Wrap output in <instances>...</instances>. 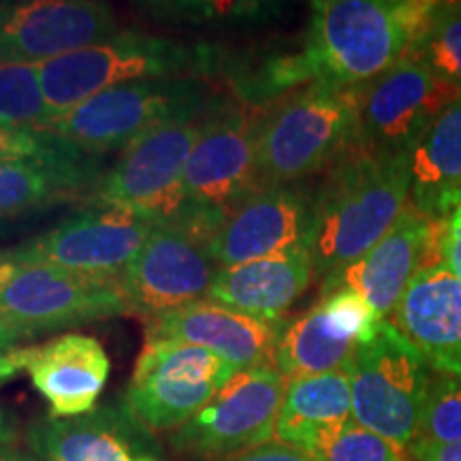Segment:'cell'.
Returning a JSON list of instances; mask_svg holds the SVG:
<instances>
[{
    "instance_id": "6da1fadb",
    "label": "cell",
    "mask_w": 461,
    "mask_h": 461,
    "mask_svg": "<svg viewBox=\"0 0 461 461\" xmlns=\"http://www.w3.org/2000/svg\"><path fill=\"white\" fill-rule=\"evenodd\" d=\"M314 201V276L327 280L372 250L408 210V158L357 143L327 169Z\"/></svg>"
},
{
    "instance_id": "7a4b0ae2",
    "label": "cell",
    "mask_w": 461,
    "mask_h": 461,
    "mask_svg": "<svg viewBox=\"0 0 461 461\" xmlns=\"http://www.w3.org/2000/svg\"><path fill=\"white\" fill-rule=\"evenodd\" d=\"M431 0H319L299 51L308 82L359 88L406 56L428 24Z\"/></svg>"
},
{
    "instance_id": "3957f363",
    "label": "cell",
    "mask_w": 461,
    "mask_h": 461,
    "mask_svg": "<svg viewBox=\"0 0 461 461\" xmlns=\"http://www.w3.org/2000/svg\"><path fill=\"white\" fill-rule=\"evenodd\" d=\"M359 141V88L312 82L258 120L261 186L299 184L327 171Z\"/></svg>"
},
{
    "instance_id": "277c9868",
    "label": "cell",
    "mask_w": 461,
    "mask_h": 461,
    "mask_svg": "<svg viewBox=\"0 0 461 461\" xmlns=\"http://www.w3.org/2000/svg\"><path fill=\"white\" fill-rule=\"evenodd\" d=\"M216 67V50L188 48L173 39L120 31L107 41L39 65V82L54 122L115 86L182 77L186 73L199 77V73Z\"/></svg>"
},
{
    "instance_id": "5b68a950",
    "label": "cell",
    "mask_w": 461,
    "mask_h": 461,
    "mask_svg": "<svg viewBox=\"0 0 461 461\" xmlns=\"http://www.w3.org/2000/svg\"><path fill=\"white\" fill-rule=\"evenodd\" d=\"M258 120L248 109L218 101L203 115L201 135L184 169V205L176 224L205 244L255 190Z\"/></svg>"
},
{
    "instance_id": "8992f818",
    "label": "cell",
    "mask_w": 461,
    "mask_h": 461,
    "mask_svg": "<svg viewBox=\"0 0 461 461\" xmlns=\"http://www.w3.org/2000/svg\"><path fill=\"white\" fill-rule=\"evenodd\" d=\"M218 101L199 77L143 79L84 101L56 118L50 132L88 157L103 158L124 152L165 124L201 120Z\"/></svg>"
},
{
    "instance_id": "52a82bcc",
    "label": "cell",
    "mask_w": 461,
    "mask_h": 461,
    "mask_svg": "<svg viewBox=\"0 0 461 461\" xmlns=\"http://www.w3.org/2000/svg\"><path fill=\"white\" fill-rule=\"evenodd\" d=\"M429 370L393 322H380L348 366L355 423L411 451L434 383Z\"/></svg>"
},
{
    "instance_id": "ba28073f",
    "label": "cell",
    "mask_w": 461,
    "mask_h": 461,
    "mask_svg": "<svg viewBox=\"0 0 461 461\" xmlns=\"http://www.w3.org/2000/svg\"><path fill=\"white\" fill-rule=\"evenodd\" d=\"M129 314L118 278L28 263L0 250V325L24 339Z\"/></svg>"
},
{
    "instance_id": "9c48e42d",
    "label": "cell",
    "mask_w": 461,
    "mask_h": 461,
    "mask_svg": "<svg viewBox=\"0 0 461 461\" xmlns=\"http://www.w3.org/2000/svg\"><path fill=\"white\" fill-rule=\"evenodd\" d=\"M238 374L229 361L177 339H146L122 408L148 431L180 429Z\"/></svg>"
},
{
    "instance_id": "30bf717a",
    "label": "cell",
    "mask_w": 461,
    "mask_h": 461,
    "mask_svg": "<svg viewBox=\"0 0 461 461\" xmlns=\"http://www.w3.org/2000/svg\"><path fill=\"white\" fill-rule=\"evenodd\" d=\"M201 126L203 118L165 124L131 143L103 171L92 190V205L176 224L184 205V169Z\"/></svg>"
},
{
    "instance_id": "8fae6325",
    "label": "cell",
    "mask_w": 461,
    "mask_h": 461,
    "mask_svg": "<svg viewBox=\"0 0 461 461\" xmlns=\"http://www.w3.org/2000/svg\"><path fill=\"white\" fill-rule=\"evenodd\" d=\"M288 380L276 367L238 372L212 403L173 431L171 447L194 457H233L276 436Z\"/></svg>"
},
{
    "instance_id": "7c38bea8",
    "label": "cell",
    "mask_w": 461,
    "mask_h": 461,
    "mask_svg": "<svg viewBox=\"0 0 461 461\" xmlns=\"http://www.w3.org/2000/svg\"><path fill=\"white\" fill-rule=\"evenodd\" d=\"M459 90L403 56L389 71L359 86V141L374 152L406 157Z\"/></svg>"
},
{
    "instance_id": "4fadbf2b",
    "label": "cell",
    "mask_w": 461,
    "mask_h": 461,
    "mask_svg": "<svg viewBox=\"0 0 461 461\" xmlns=\"http://www.w3.org/2000/svg\"><path fill=\"white\" fill-rule=\"evenodd\" d=\"M160 224L129 212L88 207L22 244L7 248L14 258L51 265L65 272L118 278Z\"/></svg>"
},
{
    "instance_id": "5bb4252c",
    "label": "cell",
    "mask_w": 461,
    "mask_h": 461,
    "mask_svg": "<svg viewBox=\"0 0 461 461\" xmlns=\"http://www.w3.org/2000/svg\"><path fill=\"white\" fill-rule=\"evenodd\" d=\"M316 230L314 194L299 184L261 186L221 224L207 241L218 267L312 252Z\"/></svg>"
},
{
    "instance_id": "9a60e30c",
    "label": "cell",
    "mask_w": 461,
    "mask_h": 461,
    "mask_svg": "<svg viewBox=\"0 0 461 461\" xmlns=\"http://www.w3.org/2000/svg\"><path fill=\"white\" fill-rule=\"evenodd\" d=\"M448 218L420 216L412 205L372 250L342 272L322 280L321 295L333 288H350L372 308L378 321H387L414 276L445 265Z\"/></svg>"
},
{
    "instance_id": "2e32d148",
    "label": "cell",
    "mask_w": 461,
    "mask_h": 461,
    "mask_svg": "<svg viewBox=\"0 0 461 461\" xmlns=\"http://www.w3.org/2000/svg\"><path fill=\"white\" fill-rule=\"evenodd\" d=\"M218 269L203 240L160 224L118 276V285L129 314L149 319L205 299Z\"/></svg>"
},
{
    "instance_id": "e0dca14e",
    "label": "cell",
    "mask_w": 461,
    "mask_h": 461,
    "mask_svg": "<svg viewBox=\"0 0 461 461\" xmlns=\"http://www.w3.org/2000/svg\"><path fill=\"white\" fill-rule=\"evenodd\" d=\"M380 322L350 288L322 293L308 312L285 322L274 367L286 380L348 370L359 346L374 336Z\"/></svg>"
},
{
    "instance_id": "ac0fdd59",
    "label": "cell",
    "mask_w": 461,
    "mask_h": 461,
    "mask_svg": "<svg viewBox=\"0 0 461 461\" xmlns=\"http://www.w3.org/2000/svg\"><path fill=\"white\" fill-rule=\"evenodd\" d=\"M120 32L105 3L28 0L0 3V62L43 65Z\"/></svg>"
},
{
    "instance_id": "d6986e66",
    "label": "cell",
    "mask_w": 461,
    "mask_h": 461,
    "mask_svg": "<svg viewBox=\"0 0 461 461\" xmlns=\"http://www.w3.org/2000/svg\"><path fill=\"white\" fill-rule=\"evenodd\" d=\"M285 325H269L227 305L207 302L149 316L146 339H177L222 357L238 372L274 367L276 344Z\"/></svg>"
},
{
    "instance_id": "ffe728a7",
    "label": "cell",
    "mask_w": 461,
    "mask_h": 461,
    "mask_svg": "<svg viewBox=\"0 0 461 461\" xmlns=\"http://www.w3.org/2000/svg\"><path fill=\"white\" fill-rule=\"evenodd\" d=\"M31 451L43 461H165L152 431L122 406L71 419H41L28 428Z\"/></svg>"
},
{
    "instance_id": "44dd1931",
    "label": "cell",
    "mask_w": 461,
    "mask_h": 461,
    "mask_svg": "<svg viewBox=\"0 0 461 461\" xmlns=\"http://www.w3.org/2000/svg\"><path fill=\"white\" fill-rule=\"evenodd\" d=\"M20 366L48 400L54 419L95 411L112 370L103 344L84 333H65L41 346L20 348Z\"/></svg>"
},
{
    "instance_id": "7402d4cb",
    "label": "cell",
    "mask_w": 461,
    "mask_h": 461,
    "mask_svg": "<svg viewBox=\"0 0 461 461\" xmlns=\"http://www.w3.org/2000/svg\"><path fill=\"white\" fill-rule=\"evenodd\" d=\"M391 316L431 370L461 378V280L447 265L414 276Z\"/></svg>"
},
{
    "instance_id": "603a6c76",
    "label": "cell",
    "mask_w": 461,
    "mask_h": 461,
    "mask_svg": "<svg viewBox=\"0 0 461 461\" xmlns=\"http://www.w3.org/2000/svg\"><path fill=\"white\" fill-rule=\"evenodd\" d=\"M312 278V252H293L221 267L205 299L269 325H285L288 310L308 291Z\"/></svg>"
},
{
    "instance_id": "cb8c5ba5",
    "label": "cell",
    "mask_w": 461,
    "mask_h": 461,
    "mask_svg": "<svg viewBox=\"0 0 461 461\" xmlns=\"http://www.w3.org/2000/svg\"><path fill=\"white\" fill-rule=\"evenodd\" d=\"M103 158L77 148L51 158L15 160L0 165V221L50 210L73 199L103 176Z\"/></svg>"
},
{
    "instance_id": "d4e9b609",
    "label": "cell",
    "mask_w": 461,
    "mask_h": 461,
    "mask_svg": "<svg viewBox=\"0 0 461 461\" xmlns=\"http://www.w3.org/2000/svg\"><path fill=\"white\" fill-rule=\"evenodd\" d=\"M353 420L348 370L297 376L286 383L276 442L312 455L327 438Z\"/></svg>"
},
{
    "instance_id": "484cf974",
    "label": "cell",
    "mask_w": 461,
    "mask_h": 461,
    "mask_svg": "<svg viewBox=\"0 0 461 461\" xmlns=\"http://www.w3.org/2000/svg\"><path fill=\"white\" fill-rule=\"evenodd\" d=\"M411 205L447 221L461 205V92L408 154Z\"/></svg>"
},
{
    "instance_id": "4316f807",
    "label": "cell",
    "mask_w": 461,
    "mask_h": 461,
    "mask_svg": "<svg viewBox=\"0 0 461 461\" xmlns=\"http://www.w3.org/2000/svg\"><path fill=\"white\" fill-rule=\"evenodd\" d=\"M406 54L461 92V3H436Z\"/></svg>"
},
{
    "instance_id": "83f0119b",
    "label": "cell",
    "mask_w": 461,
    "mask_h": 461,
    "mask_svg": "<svg viewBox=\"0 0 461 461\" xmlns=\"http://www.w3.org/2000/svg\"><path fill=\"white\" fill-rule=\"evenodd\" d=\"M0 126L50 132L51 113L39 82V65L0 62Z\"/></svg>"
},
{
    "instance_id": "f1b7e54d",
    "label": "cell",
    "mask_w": 461,
    "mask_h": 461,
    "mask_svg": "<svg viewBox=\"0 0 461 461\" xmlns=\"http://www.w3.org/2000/svg\"><path fill=\"white\" fill-rule=\"evenodd\" d=\"M408 451L350 420L310 455L314 461H411Z\"/></svg>"
},
{
    "instance_id": "f546056e",
    "label": "cell",
    "mask_w": 461,
    "mask_h": 461,
    "mask_svg": "<svg viewBox=\"0 0 461 461\" xmlns=\"http://www.w3.org/2000/svg\"><path fill=\"white\" fill-rule=\"evenodd\" d=\"M419 440L461 442V378L442 376L431 383Z\"/></svg>"
},
{
    "instance_id": "4dcf8cb0",
    "label": "cell",
    "mask_w": 461,
    "mask_h": 461,
    "mask_svg": "<svg viewBox=\"0 0 461 461\" xmlns=\"http://www.w3.org/2000/svg\"><path fill=\"white\" fill-rule=\"evenodd\" d=\"M71 148L73 146L58 140L51 132H32L0 126V165L15 163V160L51 158Z\"/></svg>"
},
{
    "instance_id": "1f68e13d",
    "label": "cell",
    "mask_w": 461,
    "mask_h": 461,
    "mask_svg": "<svg viewBox=\"0 0 461 461\" xmlns=\"http://www.w3.org/2000/svg\"><path fill=\"white\" fill-rule=\"evenodd\" d=\"M24 338L17 336L15 331L0 325V384L14 378L17 372H22L20 366V348Z\"/></svg>"
},
{
    "instance_id": "d6a6232c",
    "label": "cell",
    "mask_w": 461,
    "mask_h": 461,
    "mask_svg": "<svg viewBox=\"0 0 461 461\" xmlns=\"http://www.w3.org/2000/svg\"><path fill=\"white\" fill-rule=\"evenodd\" d=\"M224 461H314L308 453L297 448L280 445V442H267V445L252 448V451L233 455Z\"/></svg>"
},
{
    "instance_id": "836d02e7",
    "label": "cell",
    "mask_w": 461,
    "mask_h": 461,
    "mask_svg": "<svg viewBox=\"0 0 461 461\" xmlns=\"http://www.w3.org/2000/svg\"><path fill=\"white\" fill-rule=\"evenodd\" d=\"M408 453L414 461H461V442L445 445V442L417 440Z\"/></svg>"
},
{
    "instance_id": "e575fe53",
    "label": "cell",
    "mask_w": 461,
    "mask_h": 461,
    "mask_svg": "<svg viewBox=\"0 0 461 461\" xmlns=\"http://www.w3.org/2000/svg\"><path fill=\"white\" fill-rule=\"evenodd\" d=\"M445 265L448 267V272L461 280V205L448 218L445 240Z\"/></svg>"
},
{
    "instance_id": "d590c367",
    "label": "cell",
    "mask_w": 461,
    "mask_h": 461,
    "mask_svg": "<svg viewBox=\"0 0 461 461\" xmlns=\"http://www.w3.org/2000/svg\"><path fill=\"white\" fill-rule=\"evenodd\" d=\"M15 428H14V420L7 417V412L0 408V457L5 453H9L11 448H15Z\"/></svg>"
},
{
    "instance_id": "8d00e7d4",
    "label": "cell",
    "mask_w": 461,
    "mask_h": 461,
    "mask_svg": "<svg viewBox=\"0 0 461 461\" xmlns=\"http://www.w3.org/2000/svg\"><path fill=\"white\" fill-rule=\"evenodd\" d=\"M0 461H43L41 457H37L34 453H24V451H17V448H11L9 453H5Z\"/></svg>"
},
{
    "instance_id": "74e56055",
    "label": "cell",
    "mask_w": 461,
    "mask_h": 461,
    "mask_svg": "<svg viewBox=\"0 0 461 461\" xmlns=\"http://www.w3.org/2000/svg\"><path fill=\"white\" fill-rule=\"evenodd\" d=\"M0 227H3V221H0Z\"/></svg>"
}]
</instances>
